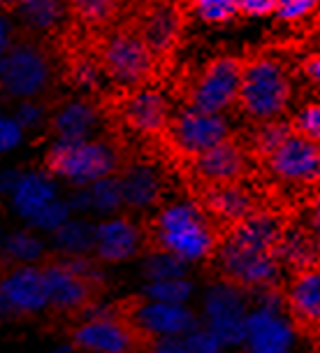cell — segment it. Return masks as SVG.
I'll return each instance as SVG.
<instances>
[{
    "label": "cell",
    "instance_id": "6da1fadb",
    "mask_svg": "<svg viewBox=\"0 0 320 353\" xmlns=\"http://www.w3.org/2000/svg\"><path fill=\"white\" fill-rule=\"evenodd\" d=\"M221 239L223 235L216 223L193 200L167 207L142 228V244L147 251L186 261L211 258Z\"/></svg>",
    "mask_w": 320,
    "mask_h": 353
},
{
    "label": "cell",
    "instance_id": "7a4b0ae2",
    "mask_svg": "<svg viewBox=\"0 0 320 353\" xmlns=\"http://www.w3.org/2000/svg\"><path fill=\"white\" fill-rule=\"evenodd\" d=\"M91 49L111 88H140L160 84L151 52L128 21L89 30Z\"/></svg>",
    "mask_w": 320,
    "mask_h": 353
},
{
    "label": "cell",
    "instance_id": "3957f363",
    "mask_svg": "<svg viewBox=\"0 0 320 353\" xmlns=\"http://www.w3.org/2000/svg\"><path fill=\"white\" fill-rule=\"evenodd\" d=\"M242 84L235 110L250 123L281 119L292 98V79L284 59L276 54L255 52L242 56Z\"/></svg>",
    "mask_w": 320,
    "mask_h": 353
},
{
    "label": "cell",
    "instance_id": "277c9868",
    "mask_svg": "<svg viewBox=\"0 0 320 353\" xmlns=\"http://www.w3.org/2000/svg\"><path fill=\"white\" fill-rule=\"evenodd\" d=\"M242 68V56H213L200 68H184L174 77V98L181 107L206 114L232 110L239 96Z\"/></svg>",
    "mask_w": 320,
    "mask_h": 353
},
{
    "label": "cell",
    "instance_id": "5b68a950",
    "mask_svg": "<svg viewBox=\"0 0 320 353\" xmlns=\"http://www.w3.org/2000/svg\"><path fill=\"white\" fill-rule=\"evenodd\" d=\"M258 174L279 205L288 207L284 200L286 191L302 198L306 205L320 191V144L292 132L267 161L260 163Z\"/></svg>",
    "mask_w": 320,
    "mask_h": 353
},
{
    "label": "cell",
    "instance_id": "8992f818",
    "mask_svg": "<svg viewBox=\"0 0 320 353\" xmlns=\"http://www.w3.org/2000/svg\"><path fill=\"white\" fill-rule=\"evenodd\" d=\"M128 21L147 44L153 56L158 79L165 81L172 74L174 61L186 35L188 12L181 0H135L125 12Z\"/></svg>",
    "mask_w": 320,
    "mask_h": 353
},
{
    "label": "cell",
    "instance_id": "52a82bcc",
    "mask_svg": "<svg viewBox=\"0 0 320 353\" xmlns=\"http://www.w3.org/2000/svg\"><path fill=\"white\" fill-rule=\"evenodd\" d=\"M133 300H123L111 312L96 316L74 330V344L98 353H153L158 337L140 319V307H130Z\"/></svg>",
    "mask_w": 320,
    "mask_h": 353
},
{
    "label": "cell",
    "instance_id": "ba28073f",
    "mask_svg": "<svg viewBox=\"0 0 320 353\" xmlns=\"http://www.w3.org/2000/svg\"><path fill=\"white\" fill-rule=\"evenodd\" d=\"M230 135V123L221 114H206V112L181 107L179 112H172L167 128L162 130L151 151L177 172L188 161L216 147L218 142L228 140Z\"/></svg>",
    "mask_w": 320,
    "mask_h": 353
},
{
    "label": "cell",
    "instance_id": "9c48e42d",
    "mask_svg": "<svg viewBox=\"0 0 320 353\" xmlns=\"http://www.w3.org/2000/svg\"><path fill=\"white\" fill-rule=\"evenodd\" d=\"M130 159H133L130 142L118 132H111V137L100 142L63 140L47 154L45 165L54 174L70 176L77 181H93L121 172Z\"/></svg>",
    "mask_w": 320,
    "mask_h": 353
},
{
    "label": "cell",
    "instance_id": "30bf717a",
    "mask_svg": "<svg viewBox=\"0 0 320 353\" xmlns=\"http://www.w3.org/2000/svg\"><path fill=\"white\" fill-rule=\"evenodd\" d=\"M177 172L184 181L188 195L193 198V195L206 191V188L253 179V176H258V165H255L253 156L248 154L239 132H232L228 140L218 142L216 147L195 156Z\"/></svg>",
    "mask_w": 320,
    "mask_h": 353
},
{
    "label": "cell",
    "instance_id": "8fae6325",
    "mask_svg": "<svg viewBox=\"0 0 320 353\" xmlns=\"http://www.w3.org/2000/svg\"><path fill=\"white\" fill-rule=\"evenodd\" d=\"M211 261L218 279L225 286L246 288V291H274L284 270L274 251L242 242L232 235L221 239Z\"/></svg>",
    "mask_w": 320,
    "mask_h": 353
},
{
    "label": "cell",
    "instance_id": "7c38bea8",
    "mask_svg": "<svg viewBox=\"0 0 320 353\" xmlns=\"http://www.w3.org/2000/svg\"><path fill=\"white\" fill-rule=\"evenodd\" d=\"M56 47L19 30L8 54L0 61V74L5 86L14 96H40L56 81Z\"/></svg>",
    "mask_w": 320,
    "mask_h": 353
},
{
    "label": "cell",
    "instance_id": "4fadbf2b",
    "mask_svg": "<svg viewBox=\"0 0 320 353\" xmlns=\"http://www.w3.org/2000/svg\"><path fill=\"white\" fill-rule=\"evenodd\" d=\"M40 270L45 276L47 300L58 312H84V309L96 305L105 291V283L100 281V276L74 261H47Z\"/></svg>",
    "mask_w": 320,
    "mask_h": 353
},
{
    "label": "cell",
    "instance_id": "5bb4252c",
    "mask_svg": "<svg viewBox=\"0 0 320 353\" xmlns=\"http://www.w3.org/2000/svg\"><path fill=\"white\" fill-rule=\"evenodd\" d=\"M292 325L306 337H320V268L295 272L286 291Z\"/></svg>",
    "mask_w": 320,
    "mask_h": 353
},
{
    "label": "cell",
    "instance_id": "9a60e30c",
    "mask_svg": "<svg viewBox=\"0 0 320 353\" xmlns=\"http://www.w3.org/2000/svg\"><path fill=\"white\" fill-rule=\"evenodd\" d=\"M19 19H21L19 23L21 33L54 44L56 37L70 23L67 0H28L19 8Z\"/></svg>",
    "mask_w": 320,
    "mask_h": 353
},
{
    "label": "cell",
    "instance_id": "2e32d148",
    "mask_svg": "<svg viewBox=\"0 0 320 353\" xmlns=\"http://www.w3.org/2000/svg\"><path fill=\"white\" fill-rule=\"evenodd\" d=\"M276 256H279L281 268L292 270V274L304 272V270H311V268H320L318 239L304 221H297L295 216L290 219L284 237H281Z\"/></svg>",
    "mask_w": 320,
    "mask_h": 353
},
{
    "label": "cell",
    "instance_id": "e0dca14e",
    "mask_svg": "<svg viewBox=\"0 0 320 353\" xmlns=\"http://www.w3.org/2000/svg\"><path fill=\"white\" fill-rule=\"evenodd\" d=\"M121 193L130 205L147 207L160 200L162 176L156 165L147 159H130L128 165L121 170Z\"/></svg>",
    "mask_w": 320,
    "mask_h": 353
},
{
    "label": "cell",
    "instance_id": "ac0fdd59",
    "mask_svg": "<svg viewBox=\"0 0 320 353\" xmlns=\"http://www.w3.org/2000/svg\"><path fill=\"white\" fill-rule=\"evenodd\" d=\"M128 0H67L70 21L86 30H103L121 21Z\"/></svg>",
    "mask_w": 320,
    "mask_h": 353
},
{
    "label": "cell",
    "instance_id": "d6986e66",
    "mask_svg": "<svg viewBox=\"0 0 320 353\" xmlns=\"http://www.w3.org/2000/svg\"><path fill=\"white\" fill-rule=\"evenodd\" d=\"M290 135H292V123L288 119H272V121L250 123V130L244 132L242 140L246 144L248 154L253 156L255 165L260 168V163L267 161Z\"/></svg>",
    "mask_w": 320,
    "mask_h": 353
},
{
    "label": "cell",
    "instance_id": "ffe728a7",
    "mask_svg": "<svg viewBox=\"0 0 320 353\" xmlns=\"http://www.w3.org/2000/svg\"><path fill=\"white\" fill-rule=\"evenodd\" d=\"M142 242V230H137L130 221H111L98 230V249L109 261H121L135 254Z\"/></svg>",
    "mask_w": 320,
    "mask_h": 353
},
{
    "label": "cell",
    "instance_id": "44dd1931",
    "mask_svg": "<svg viewBox=\"0 0 320 353\" xmlns=\"http://www.w3.org/2000/svg\"><path fill=\"white\" fill-rule=\"evenodd\" d=\"M3 293L19 307H40L47 300L42 270H19L3 283Z\"/></svg>",
    "mask_w": 320,
    "mask_h": 353
},
{
    "label": "cell",
    "instance_id": "7402d4cb",
    "mask_svg": "<svg viewBox=\"0 0 320 353\" xmlns=\"http://www.w3.org/2000/svg\"><path fill=\"white\" fill-rule=\"evenodd\" d=\"M98 117H103L100 114L98 100L86 98V100H79V103L63 107L58 119H56V128L61 130V135L65 137V140L79 142L81 137L86 135V130L98 121Z\"/></svg>",
    "mask_w": 320,
    "mask_h": 353
},
{
    "label": "cell",
    "instance_id": "603a6c76",
    "mask_svg": "<svg viewBox=\"0 0 320 353\" xmlns=\"http://www.w3.org/2000/svg\"><path fill=\"white\" fill-rule=\"evenodd\" d=\"M188 17H198L209 26H223L242 14L239 0H181Z\"/></svg>",
    "mask_w": 320,
    "mask_h": 353
},
{
    "label": "cell",
    "instance_id": "cb8c5ba5",
    "mask_svg": "<svg viewBox=\"0 0 320 353\" xmlns=\"http://www.w3.org/2000/svg\"><path fill=\"white\" fill-rule=\"evenodd\" d=\"M320 12V0H279L276 3V19L284 23H292V26H302L318 17Z\"/></svg>",
    "mask_w": 320,
    "mask_h": 353
},
{
    "label": "cell",
    "instance_id": "d4e9b609",
    "mask_svg": "<svg viewBox=\"0 0 320 353\" xmlns=\"http://www.w3.org/2000/svg\"><path fill=\"white\" fill-rule=\"evenodd\" d=\"M290 123H292V132L320 144V100L318 103L304 105L302 110L290 119Z\"/></svg>",
    "mask_w": 320,
    "mask_h": 353
},
{
    "label": "cell",
    "instance_id": "484cf974",
    "mask_svg": "<svg viewBox=\"0 0 320 353\" xmlns=\"http://www.w3.org/2000/svg\"><path fill=\"white\" fill-rule=\"evenodd\" d=\"M279 0H239L242 17H267L276 12Z\"/></svg>",
    "mask_w": 320,
    "mask_h": 353
},
{
    "label": "cell",
    "instance_id": "4316f807",
    "mask_svg": "<svg viewBox=\"0 0 320 353\" xmlns=\"http://www.w3.org/2000/svg\"><path fill=\"white\" fill-rule=\"evenodd\" d=\"M304 223L309 225V230L316 235L320 244V191L304 205Z\"/></svg>",
    "mask_w": 320,
    "mask_h": 353
},
{
    "label": "cell",
    "instance_id": "83f0119b",
    "mask_svg": "<svg viewBox=\"0 0 320 353\" xmlns=\"http://www.w3.org/2000/svg\"><path fill=\"white\" fill-rule=\"evenodd\" d=\"M299 70H302V74L313 86L320 88V49L304 56L302 63H299Z\"/></svg>",
    "mask_w": 320,
    "mask_h": 353
},
{
    "label": "cell",
    "instance_id": "f1b7e54d",
    "mask_svg": "<svg viewBox=\"0 0 320 353\" xmlns=\"http://www.w3.org/2000/svg\"><path fill=\"white\" fill-rule=\"evenodd\" d=\"M14 30H12V23L5 21L3 17H0V61H3V56L8 54V49L12 47V42H14Z\"/></svg>",
    "mask_w": 320,
    "mask_h": 353
},
{
    "label": "cell",
    "instance_id": "f546056e",
    "mask_svg": "<svg viewBox=\"0 0 320 353\" xmlns=\"http://www.w3.org/2000/svg\"><path fill=\"white\" fill-rule=\"evenodd\" d=\"M19 130L17 125H12L8 121H0V147H10L12 142H17Z\"/></svg>",
    "mask_w": 320,
    "mask_h": 353
},
{
    "label": "cell",
    "instance_id": "4dcf8cb0",
    "mask_svg": "<svg viewBox=\"0 0 320 353\" xmlns=\"http://www.w3.org/2000/svg\"><path fill=\"white\" fill-rule=\"evenodd\" d=\"M153 353H193V351L188 349V346L179 344V342H160V339H158Z\"/></svg>",
    "mask_w": 320,
    "mask_h": 353
},
{
    "label": "cell",
    "instance_id": "1f68e13d",
    "mask_svg": "<svg viewBox=\"0 0 320 353\" xmlns=\"http://www.w3.org/2000/svg\"><path fill=\"white\" fill-rule=\"evenodd\" d=\"M28 0H0V17L3 14H10V12L19 10L21 5H26Z\"/></svg>",
    "mask_w": 320,
    "mask_h": 353
},
{
    "label": "cell",
    "instance_id": "d6a6232c",
    "mask_svg": "<svg viewBox=\"0 0 320 353\" xmlns=\"http://www.w3.org/2000/svg\"><path fill=\"white\" fill-rule=\"evenodd\" d=\"M306 33H320V12H318V17L309 23V26H306Z\"/></svg>",
    "mask_w": 320,
    "mask_h": 353
}]
</instances>
